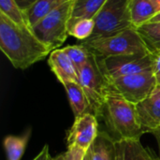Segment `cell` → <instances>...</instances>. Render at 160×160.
Instances as JSON below:
<instances>
[{"label": "cell", "mask_w": 160, "mask_h": 160, "mask_svg": "<svg viewBox=\"0 0 160 160\" xmlns=\"http://www.w3.org/2000/svg\"><path fill=\"white\" fill-rule=\"evenodd\" d=\"M0 49L11 65L26 69L52 52L30 27L20 26L0 12Z\"/></svg>", "instance_id": "cell-1"}, {"label": "cell", "mask_w": 160, "mask_h": 160, "mask_svg": "<svg viewBox=\"0 0 160 160\" xmlns=\"http://www.w3.org/2000/svg\"><path fill=\"white\" fill-rule=\"evenodd\" d=\"M102 117L114 141L140 140L144 134L137 120L135 104L112 88L104 99Z\"/></svg>", "instance_id": "cell-2"}, {"label": "cell", "mask_w": 160, "mask_h": 160, "mask_svg": "<svg viewBox=\"0 0 160 160\" xmlns=\"http://www.w3.org/2000/svg\"><path fill=\"white\" fill-rule=\"evenodd\" d=\"M82 44L93 54L101 58L152 53L137 29L133 27L110 37L92 38L82 41Z\"/></svg>", "instance_id": "cell-3"}, {"label": "cell", "mask_w": 160, "mask_h": 160, "mask_svg": "<svg viewBox=\"0 0 160 160\" xmlns=\"http://www.w3.org/2000/svg\"><path fill=\"white\" fill-rule=\"evenodd\" d=\"M74 0H68L43 17L32 29L36 36L52 51L67 40L68 36V22L72 17Z\"/></svg>", "instance_id": "cell-4"}, {"label": "cell", "mask_w": 160, "mask_h": 160, "mask_svg": "<svg viewBox=\"0 0 160 160\" xmlns=\"http://www.w3.org/2000/svg\"><path fill=\"white\" fill-rule=\"evenodd\" d=\"M78 75L79 83L88 97L93 114L96 117L102 116L104 99L107 92L111 89V85L101 70L95 54L91 52L88 61L79 71Z\"/></svg>", "instance_id": "cell-5"}, {"label": "cell", "mask_w": 160, "mask_h": 160, "mask_svg": "<svg viewBox=\"0 0 160 160\" xmlns=\"http://www.w3.org/2000/svg\"><path fill=\"white\" fill-rule=\"evenodd\" d=\"M128 3L129 0H108L94 17L95 29L90 38L110 37L133 27Z\"/></svg>", "instance_id": "cell-6"}, {"label": "cell", "mask_w": 160, "mask_h": 160, "mask_svg": "<svg viewBox=\"0 0 160 160\" xmlns=\"http://www.w3.org/2000/svg\"><path fill=\"white\" fill-rule=\"evenodd\" d=\"M111 88L133 104L147 98L158 82L152 70L109 80Z\"/></svg>", "instance_id": "cell-7"}, {"label": "cell", "mask_w": 160, "mask_h": 160, "mask_svg": "<svg viewBox=\"0 0 160 160\" xmlns=\"http://www.w3.org/2000/svg\"><path fill=\"white\" fill-rule=\"evenodd\" d=\"M97 59L108 81L121 76L152 70V53L118 55L106 58L97 56Z\"/></svg>", "instance_id": "cell-8"}, {"label": "cell", "mask_w": 160, "mask_h": 160, "mask_svg": "<svg viewBox=\"0 0 160 160\" xmlns=\"http://www.w3.org/2000/svg\"><path fill=\"white\" fill-rule=\"evenodd\" d=\"M98 132V117L93 113H85L75 118L67 136L68 148L78 147L88 151Z\"/></svg>", "instance_id": "cell-9"}, {"label": "cell", "mask_w": 160, "mask_h": 160, "mask_svg": "<svg viewBox=\"0 0 160 160\" xmlns=\"http://www.w3.org/2000/svg\"><path fill=\"white\" fill-rule=\"evenodd\" d=\"M138 123L144 133H153L160 127V85L151 94L135 104Z\"/></svg>", "instance_id": "cell-10"}, {"label": "cell", "mask_w": 160, "mask_h": 160, "mask_svg": "<svg viewBox=\"0 0 160 160\" xmlns=\"http://www.w3.org/2000/svg\"><path fill=\"white\" fill-rule=\"evenodd\" d=\"M48 64L51 70L62 84L68 82H79L77 69L63 49L53 50L49 55Z\"/></svg>", "instance_id": "cell-11"}, {"label": "cell", "mask_w": 160, "mask_h": 160, "mask_svg": "<svg viewBox=\"0 0 160 160\" xmlns=\"http://www.w3.org/2000/svg\"><path fill=\"white\" fill-rule=\"evenodd\" d=\"M63 85L66 89L69 104L75 118L85 113H93L88 97L79 82H68Z\"/></svg>", "instance_id": "cell-12"}, {"label": "cell", "mask_w": 160, "mask_h": 160, "mask_svg": "<svg viewBox=\"0 0 160 160\" xmlns=\"http://www.w3.org/2000/svg\"><path fill=\"white\" fill-rule=\"evenodd\" d=\"M116 160H155L140 140L115 141Z\"/></svg>", "instance_id": "cell-13"}, {"label": "cell", "mask_w": 160, "mask_h": 160, "mask_svg": "<svg viewBox=\"0 0 160 160\" xmlns=\"http://www.w3.org/2000/svg\"><path fill=\"white\" fill-rule=\"evenodd\" d=\"M128 9L131 23L135 29L149 22L158 14L150 0H129Z\"/></svg>", "instance_id": "cell-14"}, {"label": "cell", "mask_w": 160, "mask_h": 160, "mask_svg": "<svg viewBox=\"0 0 160 160\" xmlns=\"http://www.w3.org/2000/svg\"><path fill=\"white\" fill-rule=\"evenodd\" d=\"M89 153L92 160H116L115 141L107 132H98Z\"/></svg>", "instance_id": "cell-15"}, {"label": "cell", "mask_w": 160, "mask_h": 160, "mask_svg": "<svg viewBox=\"0 0 160 160\" xmlns=\"http://www.w3.org/2000/svg\"><path fill=\"white\" fill-rule=\"evenodd\" d=\"M68 36H71L81 41L89 39L94 33V18L71 17L68 25Z\"/></svg>", "instance_id": "cell-16"}, {"label": "cell", "mask_w": 160, "mask_h": 160, "mask_svg": "<svg viewBox=\"0 0 160 160\" xmlns=\"http://www.w3.org/2000/svg\"><path fill=\"white\" fill-rule=\"evenodd\" d=\"M30 134L31 131L28 130L22 136L8 135L5 137L3 145L7 155V160H21L30 138Z\"/></svg>", "instance_id": "cell-17"}, {"label": "cell", "mask_w": 160, "mask_h": 160, "mask_svg": "<svg viewBox=\"0 0 160 160\" xmlns=\"http://www.w3.org/2000/svg\"><path fill=\"white\" fill-rule=\"evenodd\" d=\"M67 1L68 0H38L25 11L31 27L37 24L49 12Z\"/></svg>", "instance_id": "cell-18"}, {"label": "cell", "mask_w": 160, "mask_h": 160, "mask_svg": "<svg viewBox=\"0 0 160 160\" xmlns=\"http://www.w3.org/2000/svg\"><path fill=\"white\" fill-rule=\"evenodd\" d=\"M0 12L20 26L32 28L25 11L20 8L16 0H0Z\"/></svg>", "instance_id": "cell-19"}, {"label": "cell", "mask_w": 160, "mask_h": 160, "mask_svg": "<svg viewBox=\"0 0 160 160\" xmlns=\"http://www.w3.org/2000/svg\"><path fill=\"white\" fill-rule=\"evenodd\" d=\"M137 31L151 52L160 50V21L149 22L137 28Z\"/></svg>", "instance_id": "cell-20"}, {"label": "cell", "mask_w": 160, "mask_h": 160, "mask_svg": "<svg viewBox=\"0 0 160 160\" xmlns=\"http://www.w3.org/2000/svg\"><path fill=\"white\" fill-rule=\"evenodd\" d=\"M108 0H74L72 17L94 18Z\"/></svg>", "instance_id": "cell-21"}, {"label": "cell", "mask_w": 160, "mask_h": 160, "mask_svg": "<svg viewBox=\"0 0 160 160\" xmlns=\"http://www.w3.org/2000/svg\"><path fill=\"white\" fill-rule=\"evenodd\" d=\"M63 50L72 61L78 73L82 69V68L86 64L91 54L90 51L82 43L78 45L66 46L65 48H63Z\"/></svg>", "instance_id": "cell-22"}, {"label": "cell", "mask_w": 160, "mask_h": 160, "mask_svg": "<svg viewBox=\"0 0 160 160\" xmlns=\"http://www.w3.org/2000/svg\"><path fill=\"white\" fill-rule=\"evenodd\" d=\"M86 153L87 151L81 148L71 147L68 148L65 153L55 157L54 158H52V160H83Z\"/></svg>", "instance_id": "cell-23"}, {"label": "cell", "mask_w": 160, "mask_h": 160, "mask_svg": "<svg viewBox=\"0 0 160 160\" xmlns=\"http://www.w3.org/2000/svg\"><path fill=\"white\" fill-rule=\"evenodd\" d=\"M152 71L155 75L158 84L160 85V50L152 52Z\"/></svg>", "instance_id": "cell-24"}, {"label": "cell", "mask_w": 160, "mask_h": 160, "mask_svg": "<svg viewBox=\"0 0 160 160\" xmlns=\"http://www.w3.org/2000/svg\"><path fill=\"white\" fill-rule=\"evenodd\" d=\"M33 160H52V158L50 157V153H49V146L47 144L44 145L42 150L39 152V154Z\"/></svg>", "instance_id": "cell-25"}, {"label": "cell", "mask_w": 160, "mask_h": 160, "mask_svg": "<svg viewBox=\"0 0 160 160\" xmlns=\"http://www.w3.org/2000/svg\"><path fill=\"white\" fill-rule=\"evenodd\" d=\"M18 5L20 6V8L22 9H23L24 11H26L32 5H34L38 0H16Z\"/></svg>", "instance_id": "cell-26"}, {"label": "cell", "mask_w": 160, "mask_h": 160, "mask_svg": "<svg viewBox=\"0 0 160 160\" xmlns=\"http://www.w3.org/2000/svg\"><path fill=\"white\" fill-rule=\"evenodd\" d=\"M152 134L155 136V138H156V140H157V142H158V149H159L160 155V127L157 129V130H155Z\"/></svg>", "instance_id": "cell-27"}, {"label": "cell", "mask_w": 160, "mask_h": 160, "mask_svg": "<svg viewBox=\"0 0 160 160\" xmlns=\"http://www.w3.org/2000/svg\"><path fill=\"white\" fill-rule=\"evenodd\" d=\"M152 3H153V5L155 6V8H156V9H157V11H158V14H159L160 13V0H150ZM157 14V15H158Z\"/></svg>", "instance_id": "cell-28"}, {"label": "cell", "mask_w": 160, "mask_h": 160, "mask_svg": "<svg viewBox=\"0 0 160 160\" xmlns=\"http://www.w3.org/2000/svg\"><path fill=\"white\" fill-rule=\"evenodd\" d=\"M160 21V13L159 14H158V15H156L150 22H159Z\"/></svg>", "instance_id": "cell-29"}, {"label": "cell", "mask_w": 160, "mask_h": 160, "mask_svg": "<svg viewBox=\"0 0 160 160\" xmlns=\"http://www.w3.org/2000/svg\"><path fill=\"white\" fill-rule=\"evenodd\" d=\"M83 160H92L91 159V156H90V153H89V150L87 151V153H86V155H85V157H84V159Z\"/></svg>", "instance_id": "cell-30"}, {"label": "cell", "mask_w": 160, "mask_h": 160, "mask_svg": "<svg viewBox=\"0 0 160 160\" xmlns=\"http://www.w3.org/2000/svg\"><path fill=\"white\" fill-rule=\"evenodd\" d=\"M155 160H157V159H155Z\"/></svg>", "instance_id": "cell-31"}]
</instances>
